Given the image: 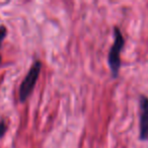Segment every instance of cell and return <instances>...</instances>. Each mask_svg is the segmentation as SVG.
<instances>
[{
	"label": "cell",
	"instance_id": "obj_1",
	"mask_svg": "<svg viewBox=\"0 0 148 148\" xmlns=\"http://www.w3.org/2000/svg\"><path fill=\"white\" fill-rule=\"evenodd\" d=\"M114 35H115V42L112 46L111 50L109 52V57H108V62H109L110 68L112 70L114 76H117L119 72L120 66H121V59H120V54L125 45V40L122 35L121 31L118 27L114 29Z\"/></svg>",
	"mask_w": 148,
	"mask_h": 148
},
{
	"label": "cell",
	"instance_id": "obj_2",
	"mask_svg": "<svg viewBox=\"0 0 148 148\" xmlns=\"http://www.w3.org/2000/svg\"><path fill=\"white\" fill-rule=\"evenodd\" d=\"M42 69V63L40 61H36L32 65L29 71L27 72V76L25 77L19 87V101H25L29 97V95L34 90L37 80L40 76V72Z\"/></svg>",
	"mask_w": 148,
	"mask_h": 148
},
{
	"label": "cell",
	"instance_id": "obj_3",
	"mask_svg": "<svg viewBox=\"0 0 148 148\" xmlns=\"http://www.w3.org/2000/svg\"><path fill=\"white\" fill-rule=\"evenodd\" d=\"M140 139H148V99L141 97L140 99Z\"/></svg>",
	"mask_w": 148,
	"mask_h": 148
},
{
	"label": "cell",
	"instance_id": "obj_4",
	"mask_svg": "<svg viewBox=\"0 0 148 148\" xmlns=\"http://www.w3.org/2000/svg\"><path fill=\"white\" fill-rule=\"evenodd\" d=\"M6 129H7L6 123L4 121H0V138L3 137V135L6 132Z\"/></svg>",
	"mask_w": 148,
	"mask_h": 148
},
{
	"label": "cell",
	"instance_id": "obj_5",
	"mask_svg": "<svg viewBox=\"0 0 148 148\" xmlns=\"http://www.w3.org/2000/svg\"><path fill=\"white\" fill-rule=\"evenodd\" d=\"M5 36H6V27H0V48H1V45H2V42L4 40Z\"/></svg>",
	"mask_w": 148,
	"mask_h": 148
},
{
	"label": "cell",
	"instance_id": "obj_6",
	"mask_svg": "<svg viewBox=\"0 0 148 148\" xmlns=\"http://www.w3.org/2000/svg\"><path fill=\"white\" fill-rule=\"evenodd\" d=\"M0 63H1V57H0Z\"/></svg>",
	"mask_w": 148,
	"mask_h": 148
}]
</instances>
